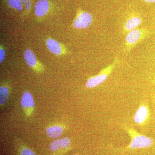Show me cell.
<instances>
[{"mask_svg": "<svg viewBox=\"0 0 155 155\" xmlns=\"http://www.w3.org/2000/svg\"><path fill=\"white\" fill-rule=\"evenodd\" d=\"M122 127L130 136L131 141L125 147L117 149L119 151L125 152L131 150L145 148L151 146L153 143L154 140L152 138L139 133L134 128L124 125H122Z\"/></svg>", "mask_w": 155, "mask_h": 155, "instance_id": "obj_1", "label": "cell"}, {"mask_svg": "<svg viewBox=\"0 0 155 155\" xmlns=\"http://www.w3.org/2000/svg\"><path fill=\"white\" fill-rule=\"evenodd\" d=\"M119 62L118 58H115L112 64L103 69L98 75L89 78L85 84L86 87L88 88H94L103 83L110 75Z\"/></svg>", "mask_w": 155, "mask_h": 155, "instance_id": "obj_2", "label": "cell"}, {"mask_svg": "<svg viewBox=\"0 0 155 155\" xmlns=\"http://www.w3.org/2000/svg\"><path fill=\"white\" fill-rule=\"evenodd\" d=\"M149 31L145 28H137L130 31L126 35L125 46L127 51H130L148 35Z\"/></svg>", "mask_w": 155, "mask_h": 155, "instance_id": "obj_3", "label": "cell"}, {"mask_svg": "<svg viewBox=\"0 0 155 155\" xmlns=\"http://www.w3.org/2000/svg\"><path fill=\"white\" fill-rule=\"evenodd\" d=\"M93 18L90 13L79 10L73 23V27L77 29H84L89 27L93 22Z\"/></svg>", "mask_w": 155, "mask_h": 155, "instance_id": "obj_4", "label": "cell"}, {"mask_svg": "<svg viewBox=\"0 0 155 155\" xmlns=\"http://www.w3.org/2000/svg\"><path fill=\"white\" fill-rule=\"evenodd\" d=\"M150 112L147 104L143 102L140 104L134 114V119L136 124L140 125H144L149 120Z\"/></svg>", "mask_w": 155, "mask_h": 155, "instance_id": "obj_5", "label": "cell"}, {"mask_svg": "<svg viewBox=\"0 0 155 155\" xmlns=\"http://www.w3.org/2000/svg\"><path fill=\"white\" fill-rule=\"evenodd\" d=\"M23 57L25 63L36 72H41L44 69L42 64L39 62L33 51L30 49L24 51Z\"/></svg>", "mask_w": 155, "mask_h": 155, "instance_id": "obj_6", "label": "cell"}, {"mask_svg": "<svg viewBox=\"0 0 155 155\" xmlns=\"http://www.w3.org/2000/svg\"><path fill=\"white\" fill-rule=\"evenodd\" d=\"M20 104L25 114L27 116H30L35 107L34 100L30 92L26 91L23 92L21 97Z\"/></svg>", "mask_w": 155, "mask_h": 155, "instance_id": "obj_7", "label": "cell"}, {"mask_svg": "<svg viewBox=\"0 0 155 155\" xmlns=\"http://www.w3.org/2000/svg\"><path fill=\"white\" fill-rule=\"evenodd\" d=\"M47 47L50 51L56 55H61L66 54V48L64 45L52 38H48L46 41Z\"/></svg>", "mask_w": 155, "mask_h": 155, "instance_id": "obj_8", "label": "cell"}, {"mask_svg": "<svg viewBox=\"0 0 155 155\" xmlns=\"http://www.w3.org/2000/svg\"><path fill=\"white\" fill-rule=\"evenodd\" d=\"M50 7V3L48 0H39L35 5V15L38 17H44L49 11Z\"/></svg>", "mask_w": 155, "mask_h": 155, "instance_id": "obj_9", "label": "cell"}, {"mask_svg": "<svg viewBox=\"0 0 155 155\" xmlns=\"http://www.w3.org/2000/svg\"><path fill=\"white\" fill-rule=\"evenodd\" d=\"M142 22V19L138 15H132L128 18L124 25V31L127 32L136 29Z\"/></svg>", "mask_w": 155, "mask_h": 155, "instance_id": "obj_10", "label": "cell"}, {"mask_svg": "<svg viewBox=\"0 0 155 155\" xmlns=\"http://www.w3.org/2000/svg\"><path fill=\"white\" fill-rule=\"evenodd\" d=\"M70 139L68 137L56 140L52 142L50 144V148L52 151H56L61 149L67 148L70 144Z\"/></svg>", "mask_w": 155, "mask_h": 155, "instance_id": "obj_11", "label": "cell"}, {"mask_svg": "<svg viewBox=\"0 0 155 155\" xmlns=\"http://www.w3.org/2000/svg\"><path fill=\"white\" fill-rule=\"evenodd\" d=\"M64 132L62 127L60 125H53L47 128L46 133L49 137L52 138L60 137Z\"/></svg>", "mask_w": 155, "mask_h": 155, "instance_id": "obj_12", "label": "cell"}, {"mask_svg": "<svg viewBox=\"0 0 155 155\" xmlns=\"http://www.w3.org/2000/svg\"><path fill=\"white\" fill-rule=\"evenodd\" d=\"M9 96L8 88L6 86H1L0 87V104L1 107L6 104L8 99Z\"/></svg>", "mask_w": 155, "mask_h": 155, "instance_id": "obj_13", "label": "cell"}, {"mask_svg": "<svg viewBox=\"0 0 155 155\" xmlns=\"http://www.w3.org/2000/svg\"><path fill=\"white\" fill-rule=\"evenodd\" d=\"M8 5L12 8L21 11L23 10L22 4L20 0H7Z\"/></svg>", "mask_w": 155, "mask_h": 155, "instance_id": "obj_14", "label": "cell"}, {"mask_svg": "<svg viewBox=\"0 0 155 155\" xmlns=\"http://www.w3.org/2000/svg\"><path fill=\"white\" fill-rule=\"evenodd\" d=\"M22 5L25 6L26 11H30L31 8V0H20Z\"/></svg>", "mask_w": 155, "mask_h": 155, "instance_id": "obj_15", "label": "cell"}, {"mask_svg": "<svg viewBox=\"0 0 155 155\" xmlns=\"http://www.w3.org/2000/svg\"><path fill=\"white\" fill-rule=\"evenodd\" d=\"M6 58V52L3 48L2 46L1 45L0 48V63L2 64L5 60Z\"/></svg>", "mask_w": 155, "mask_h": 155, "instance_id": "obj_16", "label": "cell"}, {"mask_svg": "<svg viewBox=\"0 0 155 155\" xmlns=\"http://www.w3.org/2000/svg\"><path fill=\"white\" fill-rule=\"evenodd\" d=\"M21 155H36L30 149L28 148H25L22 150L21 153Z\"/></svg>", "mask_w": 155, "mask_h": 155, "instance_id": "obj_17", "label": "cell"}, {"mask_svg": "<svg viewBox=\"0 0 155 155\" xmlns=\"http://www.w3.org/2000/svg\"><path fill=\"white\" fill-rule=\"evenodd\" d=\"M143 2L147 3H155V0H142Z\"/></svg>", "mask_w": 155, "mask_h": 155, "instance_id": "obj_18", "label": "cell"}, {"mask_svg": "<svg viewBox=\"0 0 155 155\" xmlns=\"http://www.w3.org/2000/svg\"><path fill=\"white\" fill-rule=\"evenodd\" d=\"M153 97V100L154 102V103L155 104V96Z\"/></svg>", "mask_w": 155, "mask_h": 155, "instance_id": "obj_19", "label": "cell"}, {"mask_svg": "<svg viewBox=\"0 0 155 155\" xmlns=\"http://www.w3.org/2000/svg\"><path fill=\"white\" fill-rule=\"evenodd\" d=\"M79 155L76 154V155Z\"/></svg>", "mask_w": 155, "mask_h": 155, "instance_id": "obj_20", "label": "cell"}]
</instances>
